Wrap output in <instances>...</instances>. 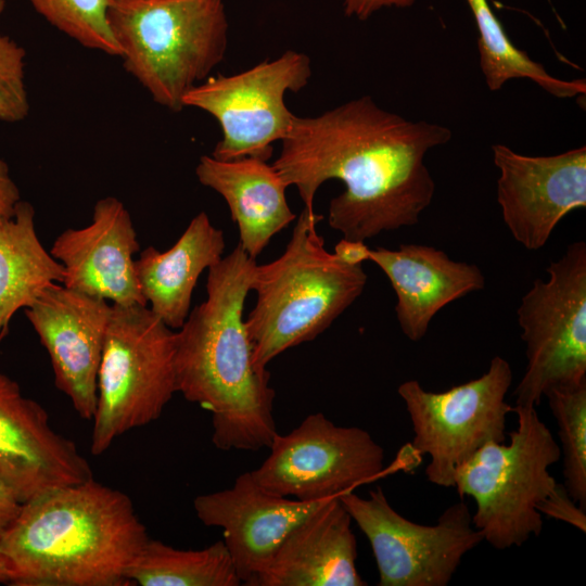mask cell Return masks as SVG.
I'll use <instances>...</instances> for the list:
<instances>
[{"label": "cell", "instance_id": "6", "mask_svg": "<svg viewBox=\"0 0 586 586\" xmlns=\"http://www.w3.org/2000/svg\"><path fill=\"white\" fill-rule=\"evenodd\" d=\"M518 426L508 443L481 447L455 473L460 497L475 501L474 526L483 540L498 550L522 546L539 536L538 505L557 481L549 468L561 458L559 444L535 406H514Z\"/></svg>", "mask_w": 586, "mask_h": 586}, {"label": "cell", "instance_id": "30", "mask_svg": "<svg viewBox=\"0 0 586 586\" xmlns=\"http://www.w3.org/2000/svg\"><path fill=\"white\" fill-rule=\"evenodd\" d=\"M20 201V190L10 176L7 163L0 157V217L12 216Z\"/></svg>", "mask_w": 586, "mask_h": 586}, {"label": "cell", "instance_id": "11", "mask_svg": "<svg viewBox=\"0 0 586 586\" xmlns=\"http://www.w3.org/2000/svg\"><path fill=\"white\" fill-rule=\"evenodd\" d=\"M310 76V58L286 50L278 59L242 73L208 77L187 92L183 105L203 110L218 120L222 138L213 157L268 161L272 143L286 137L295 116L286 107L284 95L298 92Z\"/></svg>", "mask_w": 586, "mask_h": 586}, {"label": "cell", "instance_id": "19", "mask_svg": "<svg viewBox=\"0 0 586 586\" xmlns=\"http://www.w3.org/2000/svg\"><path fill=\"white\" fill-rule=\"evenodd\" d=\"M352 518L339 496L328 498L284 538L250 586H365Z\"/></svg>", "mask_w": 586, "mask_h": 586}, {"label": "cell", "instance_id": "32", "mask_svg": "<svg viewBox=\"0 0 586 586\" xmlns=\"http://www.w3.org/2000/svg\"><path fill=\"white\" fill-rule=\"evenodd\" d=\"M22 502L12 489L0 479V535L17 517Z\"/></svg>", "mask_w": 586, "mask_h": 586}, {"label": "cell", "instance_id": "33", "mask_svg": "<svg viewBox=\"0 0 586 586\" xmlns=\"http://www.w3.org/2000/svg\"><path fill=\"white\" fill-rule=\"evenodd\" d=\"M12 568L9 560L0 552V584H10L12 581Z\"/></svg>", "mask_w": 586, "mask_h": 586}, {"label": "cell", "instance_id": "2", "mask_svg": "<svg viewBox=\"0 0 586 586\" xmlns=\"http://www.w3.org/2000/svg\"><path fill=\"white\" fill-rule=\"evenodd\" d=\"M255 266L238 244L209 267L206 300L176 332V390L211 412L212 441L220 450L256 451L278 433L270 373L254 367L243 319Z\"/></svg>", "mask_w": 586, "mask_h": 586}, {"label": "cell", "instance_id": "23", "mask_svg": "<svg viewBox=\"0 0 586 586\" xmlns=\"http://www.w3.org/2000/svg\"><path fill=\"white\" fill-rule=\"evenodd\" d=\"M126 577L140 586L242 585L224 540L184 550L149 538L129 564Z\"/></svg>", "mask_w": 586, "mask_h": 586}, {"label": "cell", "instance_id": "34", "mask_svg": "<svg viewBox=\"0 0 586 586\" xmlns=\"http://www.w3.org/2000/svg\"><path fill=\"white\" fill-rule=\"evenodd\" d=\"M5 9V0H0V16L3 13Z\"/></svg>", "mask_w": 586, "mask_h": 586}, {"label": "cell", "instance_id": "15", "mask_svg": "<svg viewBox=\"0 0 586 586\" xmlns=\"http://www.w3.org/2000/svg\"><path fill=\"white\" fill-rule=\"evenodd\" d=\"M75 442L56 432L46 409L0 372V479L23 504L92 479Z\"/></svg>", "mask_w": 586, "mask_h": 586}, {"label": "cell", "instance_id": "12", "mask_svg": "<svg viewBox=\"0 0 586 586\" xmlns=\"http://www.w3.org/2000/svg\"><path fill=\"white\" fill-rule=\"evenodd\" d=\"M269 456L251 471L273 494L302 501L341 496L379 476L384 449L369 432L308 415L288 434L277 433Z\"/></svg>", "mask_w": 586, "mask_h": 586}, {"label": "cell", "instance_id": "16", "mask_svg": "<svg viewBox=\"0 0 586 586\" xmlns=\"http://www.w3.org/2000/svg\"><path fill=\"white\" fill-rule=\"evenodd\" d=\"M324 500L302 501L273 494L249 471L230 488L196 496L193 508L204 525L222 530L242 585L250 586L270 564L288 534Z\"/></svg>", "mask_w": 586, "mask_h": 586}, {"label": "cell", "instance_id": "13", "mask_svg": "<svg viewBox=\"0 0 586 586\" xmlns=\"http://www.w3.org/2000/svg\"><path fill=\"white\" fill-rule=\"evenodd\" d=\"M492 150L504 222L523 247L540 250L562 218L586 206V146L549 156L519 154L500 143Z\"/></svg>", "mask_w": 586, "mask_h": 586}, {"label": "cell", "instance_id": "27", "mask_svg": "<svg viewBox=\"0 0 586 586\" xmlns=\"http://www.w3.org/2000/svg\"><path fill=\"white\" fill-rule=\"evenodd\" d=\"M25 50L0 35V120H23L29 112L25 88Z\"/></svg>", "mask_w": 586, "mask_h": 586}, {"label": "cell", "instance_id": "31", "mask_svg": "<svg viewBox=\"0 0 586 586\" xmlns=\"http://www.w3.org/2000/svg\"><path fill=\"white\" fill-rule=\"evenodd\" d=\"M370 250L365 241L342 238L335 244L333 254L344 264L358 266L369 260Z\"/></svg>", "mask_w": 586, "mask_h": 586}, {"label": "cell", "instance_id": "9", "mask_svg": "<svg viewBox=\"0 0 586 586\" xmlns=\"http://www.w3.org/2000/svg\"><path fill=\"white\" fill-rule=\"evenodd\" d=\"M510 364L495 356L486 372L443 392H430L419 381L403 382L397 393L412 424V446L430 456L426 479L454 487L457 469L491 442H506V400L512 383Z\"/></svg>", "mask_w": 586, "mask_h": 586}, {"label": "cell", "instance_id": "21", "mask_svg": "<svg viewBox=\"0 0 586 586\" xmlns=\"http://www.w3.org/2000/svg\"><path fill=\"white\" fill-rule=\"evenodd\" d=\"M225 247L224 231L201 212L170 249L161 252L148 246L135 259L142 295L150 309L170 329L182 327L201 273L222 258Z\"/></svg>", "mask_w": 586, "mask_h": 586}, {"label": "cell", "instance_id": "14", "mask_svg": "<svg viewBox=\"0 0 586 586\" xmlns=\"http://www.w3.org/2000/svg\"><path fill=\"white\" fill-rule=\"evenodd\" d=\"M111 304L65 286L49 285L25 315L48 352L55 386L80 418L92 420Z\"/></svg>", "mask_w": 586, "mask_h": 586}, {"label": "cell", "instance_id": "18", "mask_svg": "<svg viewBox=\"0 0 586 586\" xmlns=\"http://www.w3.org/2000/svg\"><path fill=\"white\" fill-rule=\"evenodd\" d=\"M396 295L395 313L410 341L423 339L435 315L446 305L485 288L481 269L451 259L444 251L422 244L370 250Z\"/></svg>", "mask_w": 586, "mask_h": 586}, {"label": "cell", "instance_id": "22", "mask_svg": "<svg viewBox=\"0 0 586 586\" xmlns=\"http://www.w3.org/2000/svg\"><path fill=\"white\" fill-rule=\"evenodd\" d=\"M64 268L41 244L35 209L20 201L14 214L0 217V341L20 309L31 306L53 283H63Z\"/></svg>", "mask_w": 586, "mask_h": 586}, {"label": "cell", "instance_id": "4", "mask_svg": "<svg viewBox=\"0 0 586 586\" xmlns=\"http://www.w3.org/2000/svg\"><path fill=\"white\" fill-rule=\"evenodd\" d=\"M322 218L304 208L284 252L255 266L256 303L244 321L259 371L282 352L326 331L366 286L362 265L344 264L326 250L317 231Z\"/></svg>", "mask_w": 586, "mask_h": 586}, {"label": "cell", "instance_id": "8", "mask_svg": "<svg viewBox=\"0 0 586 586\" xmlns=\"http://www.w3.org/2000/svg\"><path fill=\"white\" fill-rule=\"evenodd\" d=\"M546 271L517 309L527 359L517 406L536 407L551 390L586 384V243H571Z\"/></svg>", "mask_w": 586, "mask_h": 586}, {"label": "cell", "instance_id": "17", "mask_svg": "<svg viewBox=\"0 0 586 586\" xmlns=\"http://www.w3.org/2000/svg\"><path fill=\"white\" fill-rule=\"evenodd\" d=\"M139 251L129 212L118 199L105 196L95 203L91 222L60 233L50 254L64 268L65 286L116 305L148 306L135 272Z\"/></svg>", "mask_w": 586, "mask_h": 586}, {"label": "cell", "instance_id": "3", "mask_svg": "<svg viewBox=\"0 0 586 586\" xmlns=\"http://www.w3.org/2000/svg\"><path fill=\"white\" fill-rule=\"evenodd\" d=\"M149 538L128 495L92 477L23 502L0 552L13 586H128Z\"/></svg>", "mask_w": 586, "mask_h": 586}, {"label": "cell", "instance_id": "5", "mask_svg": "<svg viewBox=\"0 0 586 586\" xmlns=\"http://www.w3.org/2000/svg\"><path fill=\"white\" fill-rule=\"evenodd\" d=\"M106 18L125 69L174 112L225 58L222 0H107Z\"/></svg>", "mask_w": 586, "mask_h": 586}, {"label": "cell", "instance_id": "1", "mask_svg": "<svg viewBox=\"0 0 586 586\" xmlns=\"http://www.w3.org/2000/svg\"><path fill=\"white\" fill-rule=\"evenodd\" d=\"M451 137L444 125L409 120L364 95L317 116L295 115L272 166L309 212L320 186L341 180L345 190L330 201L328 224L366 241L420 221L435 193L425 155Z\"/></svg>", "mask_w": 586, "mask_h": 586}, {"label": "cell", "instance_id": "10", "mask_svg": "<svg viewBox=\"0 0 586 586\" xmlns=\"http://www.w3.org/2000/svg\"><path fill=\"white\" fill-rule=\"evenodd\" d=\"M339 497L370 543L380 586H446L462 558L483 542L463 501L447 507L434 525H423L397 512L381 487L365 498L353 491Z\"/></svg>", "mask_w": 586, "mask_h": 586}, {"label": "cell", "instance_id": "7", "mask_svg": "<svg viewBox=\"0 0 586 586\" xmlns=\"http://www.w3.org/2000/svg\"><path fill=\"white\" fill-rule=\"evenodd\" d=\"M176 332L144 305L111 304L97 381L90 449L162 415L176 390Z\"/></svg>", "mask_w": 586, "mask_h": 586}, {"label": "cell", "instance_id": "29", "mask_svg": "<svg viewBox=\"0 0 586 586\" xmlns=\"http://www.w3.org/2000/svg\"><path fill=\"white\" fill-rule=\"evenodd\" d=\"M415 2L416 0H343V5L347 16H354L360 21H366L373 13L383 8H408Z\"/></svg>", "mask_w": 586, "mask_h": 586}, {"label": "cell", "instance_id": "25", "mask_svg": "<svg viewBox=\"0 0 586 586\" xmlns=\"http://www.w3.org/2000/svg\"><path fill=\"white\" fill-rule=\"evenodd\" d=\"M545 397L558 425L564 486L586 510V384L551 390Z\"/></svg>", "mask_w": 586, "mask_h": 586}, {"label": "cell", "instance_id": "28", "mask_svg": "<svg viewBox=\"0 0 586 586\" xmlns=\"http://www.w3.org/2000/svg\"><path fill=\"white\" fill-rule=\"evenodd\" d=\"M537 510L540 514L569 523L583 533L586 532V510L578 506L561 483H556L553 489L538 505Z\"/></svg>", "mask_w": 586, "mask_h": 586}, {"label": "cell", "instance_id": "20", "mask_svg": "<svg viewBox=\"0 0 586 586\" xmlns=\"http://www.w3.org/2000/svg\"><path fill=\"white\" fill-rule=\"evenodd\" d=\"M195 175L225 199L239 229V245L254 259L275 234L296 219L286 201L288 187L267 161L249 156L221 161L203 155Z\"/></svg>", "mask_w": 586, "mask_h": 586}, {"label": "cell", "instance_id": "24", "mask_svg": "<svg viewBox=\"0 0 586 586\" xmlns=\"http://www.w3.org/2000/svg\"><path fill=\"white\" fill-rule=\"evenodd\" d=\"M479 31L480 66L491 91H498L509 79L528 78L548 93L568 99L586 93L584 79L563 80L551 76L543 64L517 48L487 0H467Z\"/></svg>", "mask_w": 586, "mask_h": 586}, {"label": "cell", "instance_id": "26", "mask_svg": "<svg viewBox=\"0 0 586 586\" xmlns=\"http://www.w3.org/2000/svg\"><path fill=\"white\" fill-rule=\"evenodd\" d=\"M52 26L88 49L120 56L110 29L107 0H28Z\"/></svg>", "mask_w": 586, "mask_h": 586}]
</instances>
